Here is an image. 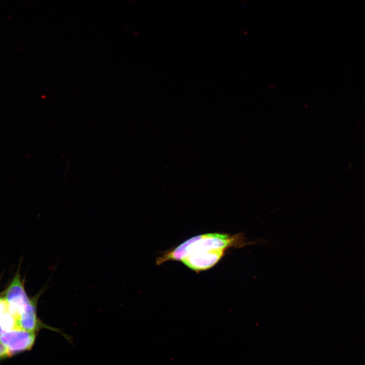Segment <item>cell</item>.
I'll list each match as a JSON object with an SVG mask.
<instances>
[{
    "label": "cell",
    "mask_w": 365,
    "mask_h": 365,
    "mask_svg": "<svg viewBox=\"0 0 365 365\" xmlns=\"http://www.w3.org/2000/svg\"><path fill=\"white\" fill-rule=\"evenodd\" d=\"M39 296L31 299L28 297L18 271L5 291L4 298L10 305L13 313L18 318L23 312L36 306Z\"/></svg>",
    "instance_id": "7a4b0ae2"
},
{
    "label": "cell",
    "mask_w": 365,
    "mask_h": 365,
    "mask_svg": "<svg viewBox=\"0 0 365 365\" xmlns=\"http://www.w3.org/2000/svg\"><path fill=\"white\" fill-rule=\"evenodd\" d=\"M11 357L6 346L0 341V360Z\"/></svg>",
    "instance_id": "5b68a950"
},
{
    "label": "cell",
    "mask_w": 365,
    "mask_h": 365,
    "mask_svg": "<svg viewBox=\"0 0 365 365\" xmlns=\"http://www.w3.org/2000/svg\"><path fill=\"white\" fill-rule=\"evenodd\" d=\"M15 329H20L18 324V318L12 311L6 299L1 298H0V334Z\"/></svg>",
    "instance_id": "277c9868"
},
{
    "label": "cell",
    "mask_w": 365,
    "mask_h": 365,
    "mask_svg": "<svg viewBox=\"0 0 365 365\" xmlns=\"http://www.w3.org/2000/svg\"><path fill=\"white\" fill-rule=\"evenodd\" d=\"M242 233L234 235L209 233L192 237L177 246L161 252L156 258L160 265L168 261H180L197 273L214 266L229 248L247 245Z\"/></svg>",
    "instance_id": "6da1fadb"
},
{
    "label": "cell",
    "mask_w": 365,
    "mask_h": 365,
    "mask_svg": "<svg viewBox=\"0 0 365 365\" xmlns=\"http://www.w3.org/2000/svg\"><path fill=\"white\" fill-rule=\"evenodd\" d=\"M36 332L15 329L0 334V341L9 350L10 356L29 351L36 340Z\"/></svg>",
    "instance_id": "3957f363"
}]
</instances>
